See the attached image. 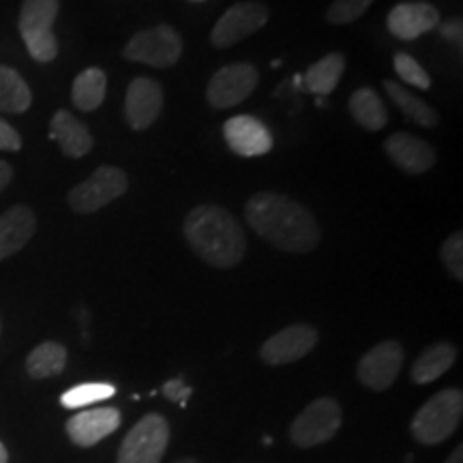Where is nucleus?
Wrapping results in <instances>:
<instances>
[{
    "label": "nucleus",
    "instance_id": "obj_1",
    "mask_svg": "<svg viewBox=\"0 0 463 463\" xmlns=\"http://www.w3.org/2000/svg\"><path fill=\"white\" fill-rule=\"evenodd\" d=\"M245 217L260 239L288 253H309L320 245L317 219L288 195L262 191L249 198Z\"/></svg>",
    "mask_w": 463,
    "mask_h": 463
},
{
    "label": "nucleus",
    "instance_id": "obj_2",
    "mask_svg": "<svg viewBox=\"0 0 463 463\" xmlns=\"http://www.w3.org/2000/svg\"><path fill=\"white\" fill-rule=\"evenodd\" d=\"M183 232L189 247L215 269H232L245 258V232L236 217H232V213L222 206H195L184 219Z\"/></svg>",
    "mask_w": 463,
    "mask_h": 463
},
{
    "label": "nucleus",
    "instance_id": "obj_3",
    "mask_svg": "<svg viewBox=\"0 0 463 463\" xmlns=\"http://www.w3.org/2000/svg\"><path fill=\"white\" fill-rule=\"evenodd\" d=\"M463 414V395L459 389H447L433 395L416 412L412 420V436L416 442L433 444L444 442L453 436L461 422Z\"/></svg>",
    "mask_w": 463,
    "mask_h": 463
},
{
    "label": "nucleus",
    "instance_id": "obj_4",
    "mask_svg": "<svg viewBox=\"0 0 463 463\" xmlns=\"http://www.w3.org/2000/svg\"><path fill=\"white\" fill-rule=\"evenodd\" d=\"M58 0H24L20 11V34L24 39L28 54L37 62H52L58 56V42L54 37Z\"/></svg>",
    "mask_w": 463,
    "mask_h": 463
},
{
    "label": "nucleus",
    "instance_id": "obj_5",
    "mask_svg": "<svg viewBox=\"0 0 463 463\" xmlns=\"http://www.w3.org/2000/svg\"><path fill=\"white\" fill-rule=\"evenodd\" d=\"M123 56L131 62L165 69L176 65L183 56V39L176 28L170 24H159L153 28H144L136 33L125 45Z\"/></svg>",
    "mask_w": 463,
    "mask_h": 463
},
{
    "label": "nucleus",
    "instance_id": "obj_6",
    "mask_svg": "<svg viewBox=\"0 0 463 463\" xmlns=\"http://www.w3.org/2000/svg\"><path fill=\"white\" fill-rule=\"evenodd\" d=\"M127 187H129V178L125 170L114 165H101L84 183L75 184L69 191L67 204L80 215H89V213L101 211L109 202L120 198Z\"/></svg>",
    "mask_w": 463,
    "mask_h": 463
},
{
    "label": "nucleus",
    "instance_id": "obj_7",
    "mask_svg": "<svg viewBox=\"0 0 463 463\" xmlns=\"http://www.w3.org/2000/svg\"><path fill=\"white\" fill-rule=\"evenodd\" d=\"M341 427V405L333 397H320L311 402L294 419L289 438L300 449H311L328 442Z\"/></svg>",
    "mask_w": 463,
    "mask_h": 463
},
{
    "label": "nucleus",
    "instance_id": "obj_8",
    "mask_svg": "<svg viewBox=\"0 0 463 463\" xmlns=\"http://www.w3.org/2000/svg\"><path fill=\"white\" fill-rule=\"evenodd\" d=\"M170 442V427L161 414H146L127 433L116 463H159Z\"/></svg>",
    "mask_w": 463,
    "mask_h": 463
},
{
    "label": "nucleus",
    "instance_id": "obj_9",
    "mask_svg": "<svg viewBox=\"0 0 463 463\" xmlns=\"http://www.w3.org/2000/svg\"><path fill=\"white\" fill-rule=\"evenodd\" d=\"M260 73L251 62H236L222 67L213 75L206 89V99L215 109H228L239 106L258 89Z\"/></svg>",
    "mask_w": 463,
    "mask_h": 463
},
{
    "label": "nucleus",
    "instance_id": "obj_10",
    "mask_svg": "<svg viewBox=\"0 0 463 463\" xmlns=\"http://www.w3.org/2000/svg\"><path fill=\"white\" fill-rule=\"evenodd\" d=\"M403 347L395 339H386L358 361L356 375L363 386L372 391H386L395 384L403 367Z\"/></svg>",
    "mask_w": 463,
    "mask_h": 463
},
{
    "label": "nucleus",
    "instance_id": "obj_11",
    "mask_svg": "<svg viewBox=\"0 0 463 463\" xmlns=\"http://www.w3.org/2000/svg\"><path fill=\"white\" fill-rule=\"evenodd\" d=\"M269 22V9L262 3H236L219 17L211 33V43L215 48H230L245 42L249 34L258 33Z\"/></svg>",
    "mask_w": 463,
    "mask_h": 463
},
{
    "label": "nucleus",
    "instance_id": "obj_12",
    "mask_svg": "<svg viewBox=\"0 0 463 463\" xmlns=\"http://www.w3.org/2000/svg\"><path fill=\"white\" fill-rule=\"evenodd\" d=\"M317 344V331L311 324H292L275 333L260 347V358L266 364H288L309 354Z\"/></svg>",
    "mask_w": 463,
    "mask_h": 463
},
{
    "label": "nucleus",
    "instance_id": "obj_13",
    "mask_svg": "<svg viewBox=\"0 0 463 463\" xmlns=\"http://www.w3.org/2000/svg\"><path fill=\"white\" fill-rule=\"evenodd\" d=\"M164 109V89L153 78H136L127 89L125 118L131 129L144 131Z\"/></svg>",
    "mask_w": 463,
    "mask_h": 463
},
{
    "label": "nucleus",
    "instance_id": "obj_14",
    "mask_svg": "<svg viewBox=\"0 0 463 463\" xmlns=\"http://www.w3.org/2000/svg\"><path fill=\"white\" fill-rule=\"evenodd\" d=\"M223 137L232 153L241 155V157H260L273 148V136H270L269 127L249 114L232 116L230 120H225Z\"/></svg>",
    "mask_w": 463,
    "mask_h": 463
},
{
    "label": "nucleus",
    "instance_id": "obj_15",
    "mask_svg": "<svg viewBox=\"0 0 463 463\" xmlns=\"http://www.w3.org/2000/svg\"><path fill=\"white\" fill-rule=\"evenodd\" d=\"M120 422H123V416L116 408L82 410L67 420V436L78 447L89 449L99 444L103 438L112 436L120 427Z\"/></svg>",
    "mask_w": 463,
    "mask_h": 463
},
{
    "label": "nucleus",
    "instance_id": "obj_16",
    "mask_svg": "<svg viewBox=\"0 0 463 463\" xmlns=\"http://www.w3.org/2000/svg\"><path fill=\"white\" fill-rule=\"evenodd\" d=\"M439 24V11L430 3H402L391 9L386 28L402 42H414Z\"/></svg>",
    "mask_w": 463,
    "mask_h": 463
},
{
    "label": "nucleus",
    "instance_id": "obj_17",
    "mask_svg": "<svg viewBox=\"0 0 463 463\" xmlns=\"http://www.w3.org/2000/svg\"><path fill=\"white\" fill-rule=\"evenodd\" d=\"M384 148L392 164L408 174L430 172L438 161V155L431 148V144L422 142L419 137L403 131L392 133L389 140H386Z\"/></svg>",
    "mask_w": 463,
    "mask_h": 463
},
{
    "label": "nucleus",
    "instance_id": "obj_18",
    "mask_svg": "<svg viewBox=\"0 0 463 463\" xmlns=\"http://www.w3.org/2000/svg\"><path fill=\"white\" fill-rule=\"evenodd\" d=\"M50 137L58 142L62 153L71 159H80L92 150V136L82 120L75 118L67 109H58L50 123Z\"/></svg>",
    "mask_w": 463,
    "mask_h": 463
},
{
    "label": "nucleus",
    "instance_id": "obj_19",
    "mask_svg": "<svg viewBox=\"0 0 463 463\" xmlns=\"http://www.w3.org/2000/svg\"><path fill=\"white\" fill-rule=\"evenodd\" d=\"M37 230V217L31 208L17 204L0 217V260H7L26 247Z\"/></svg>",
    "mask_w": 463,
    "mask_h": 463
},
{
    "label": "nucleus",
    "instance_id": "obj_20",
    "mask_svg": "<svg viewBox=\"0 0 463 463\" xmlns=\"http://www.w3.org/2000/svg\"><path fill=\"white\" fill-rule=\"evenodd\" d=\"M457 361V347L449 341H438L427 347L412 364L414 384H431L444 375Z\"/></svg>",
    "mask_w": 463,
    "mask_h": 463
},
{
    "label": "nucleus",
    "instance_id": "obj_21",
    "mask_svg": "<svg viewBox=\"0 0 463 463\" xmlns=\"http://www.w3.org/2000/svg\"><path fill=\"white\" fill-rule=\"evenodd\" d=\"M345 71V56L339 54V52H333V54H326L320 61L314 62L305 73V86L314 95H331V92L337 89L341 75Z\"/></svg>",
    "mask_w": 463,
    "mask_h": 463
},
{
    "label": "nucleus",
    "instance_id": "obj_22",
    "mask_svg": "<svg viewBox=\"0 0 463 463\" xmlns=\"http://www.w3.org/2000/svg\"><path fill=\"white\" fill-rule=\"evenodd\" d=\"M106 90H108V75L101 69L90 67L84 69L78 78L73 80V89H71V99L73 106L82 112H92L97 109L106 99Z\"/></svg>",
    "mask_w": 463,
    "mask_h": 463
},
{
    "label": "nucleus",
    "instance_id": "obj_23",
    "mask_svg": "<svg viewBox=\"0 0 463 463\" xmlns=\"http://www.w3.org/2000/svg\"><path fill=\"white\" fill-rule=\"evenodd\" d=\"M350 114L363 129L380 131L389 123V112L372 89H358L350 97Z\"/></svg>",
    "mask_w": 463,
    "mask_h": 463
},
{
    "label": "nucleus",
    "instance_id": "obj_24",
    "mask_svg": "<svg viewBox=\"0 0 463 463\" xmlns=\"http://www.w3.org/2000/svg\"><path fill=\"white\" fill-rule=\"evenodd\" d=\"M384 90L386 95L391 97L392 103L402 109L405 118L410 120V123L419 125V127H436L438 125V112L433 109L430 103H425L419 97H414L412 92H408L403 89L402 84L392 82V80H384Z\"/></svg>",
    "mask_w": 463,
    "mask_h": 463
},
{
    "label": "nucleus",
    "instance_id": "obj_25",
    "mask_svg": "<svg viewBox=\"0 0 463 463\" xmlns=\"http://www.w3.org/2000/svg\"><path fill=\"white\" fill-rule=\"evenodd\" d=\"M33 103V92L26 80L15 69L0 65V112L24 114Z\"/></svg>",
    "mask_w": 463,
    "mask_h": 463
},
{
    "label": "nucleus",
    "instance_id": "obj_26",
    "mask_svg": "<svg viewBox=\"0 0 463 463\" xmlns=\"http://www.w3.org/2000/svg\"><path fill=\"white\" fill-rule=\"evenodd\" d=\"M67 367V350L65 345L56 341H43L39 344L26 358V372L34 380H45L52 375L62 373Z\"/></svg>",
    "mask_w": 463,
    "mask_h": 463
},
{
    "label": "nucleus",
    "instance_id": "obj_27",
    "mask_svg": "<svg viewBox=\"0 0 463 463\" xmlns=\"http://www.w3.org/2000/svg\"><path fill=\"white\" fill-rule=\"evenodd\" d=\"M116 389L112 384H103V382H86V384H78L73 389L62 392L61 403L62 408L69 410H82L89 405H95L97 402H106V399L114 397Z\"/></svg>",
    "mask_w": 463,
    "mask_h": 463
},
{
    "label": "nucleus",
    "instance_id": "obj_28",
    "mask_svg": "<svg viewBox=\"0 0 463 463\" xmlns=\"http://www.w3.org/2000/svg\"><path fill=\"white\" fill-rule=\"evenodd\" d=\"M395 71L399 75V80H403L405 84L416 86L420 90H430L431 89V78L425 69L420 67V62H416L412 56L405 54V52H397L395 54Z\"/></svg>",
    "mask_w": 463,
    "mask_h": 463
},
{
    "label": "nucleus",
    "instance_id": "obj_29",
    "mask_svg": "<svg viewBox=\"0 0 463 463\" xmlns=\"http://www.w3.org/2000/svg\"><path fill=\"white\" fill-rule=\"evenodd\" d=\"M373 3L375 0H335L326 11V20L337 26L352 24L358 17H363L364 11L372 7Z\"/></svg>",
    "mask_w": 463,
    "mask_h": 463
},
{
    "label": "nucleus",
    "instance_id": "obj_30",
    "mask_svg": "<svg viewBox=\"0 0 463 463\" xmlns=\"http://www.w3.org/2000/svg\"><path fill=\"white\" fill-rule=\"evenodd\" d=\"M439 258H442L444 266L450 273V277H455L457 281L463 279V236L461 232H455L450 234L447 241H444L442 249H439Z\"/></svg>",
    "mask_w": 463,
    "mask_h": 463
},
{
    "label": "nucleus",
    "instance_id": "obj_31",
    "mask_svg": "<svg viewBox=\"0 0 463 463\" xmlns=\"http://www.w3.org/2000/svg\"><path fill=\"white\" fill-rule=\"evenodd\" d=\"M191 392H194V391H191V386L184 384L183 378H174V380L165 382V384H164V395L170 399V402L178 403V405L187 403Z\"/></svg>",
    "mask_w": 463,
    "mask_h": 463
},
{
    "label": "nucleus",
    "instance_id": "obj_32",
    "mask_svg": "<svg viewBox=\"0 0 463 463\" xmlns=\"http://www.w3.org/2000/svg\"><path fill=\"white\" fill-rule=\"evenodd\" d=\"M22 148V137L7 120L0 118V150H9V153H17Z\"/></svg>",
    "mask_w": 463,
    "mask_h": 463
},
{
    "label": "nucleus",
    "instance_id": "obj_33",
    "mask_svg": "<svg viewBox=\"0 0 463 463\" xmlns=\"http://www.w3.org/2000/svg\"><path fill=\"white\" fill-rule=\"evenodd\" d=\"M439 33H442V37L449 39V42L461 45V34H463L461 20H450V22H447V24L439 26Z\"/></svg>",
    "mask_w": 463,
    "mask_h": 463
},
{
    "label": "nucleus",
    "instance_id": "obj_34",
    "mask_svg": "<svg viewBox=\"0 0 463 463\" xmlns=\"http://www.w3.org/2000/svg\"><path fill=\"white\" fill-rule=\"evenodd\" d=\"M14 178V167H11L7 161H0V191H3Z\"/></svg>",
    "mask_w": 463,
    "mask_h": 463
},
{
    "label": "nucleus",
    "instance_id": "obj_35",
    "mask_svg": "<svg viewBox=\"0 0 463 463\" xmlns=\"http://www.w3.org/2000/svg\"><path fill=\"white\" fill-rule=\"evenodd\" d=\"M444 463H463V447H457Z\"/></svg>",
    "mask_w": 463,
    "mask_h": 463
},
{
    "label": "nucleus",
    "instance_id": "obj_36",
    "mask_svg": "<svg viewBox=\"0 0 463 463\" xmlns=\"http://www.w3.org/2000/svg\"><path fill=\"white\" fill-rule=\"evenodd\" d=\"M9 461V453L7 449H5V444L0 442V463H7Z\"/></svg>",
    "mask_w": 463,
    "mask_h": 463
},
{
    "label": "nucleus",
    "instance_id": "obj_37",
    "mask_svg": "<svg viewBox=\"0 0 463 463\" xmlns=\"http://www.w3.org/2000/svg\"><path fill=\"white\" fill-rule=\"evenodd\" d=\"M176 463H200V461H195V459H181V461H176Z\"/></svg>",
    "mask_w": 463,
    "mask_h": 463
},
{
    "label": "nucleus",
    "instance_id": "obj_38",
    "mask_svg": "<svg viewBox=\"0 0 463 463\" xmlns=\"http://www.w3.org/2000/svg\"><path fill=\"white\" fill-rule=\"evenodd\" d=\"M194 3H202V0H194Z\"/></svg>",
    "mask_w": 463,
    "mask_h": 463
},
{
    "label": "nucleus",
    "instance_id": "obj_39",
    "mask_svg": "<svg viewBox=\"0 0 463 463\" xmlns=\"http://www.w3.org/2000/svg\"><path fill=\"white\" fill-rule=\"evenodd\" d=\"M0 331H3V324H0Z\"/></svg>",
    "mask_w": 463,
    "mask_h": 463
}]
</instances>
